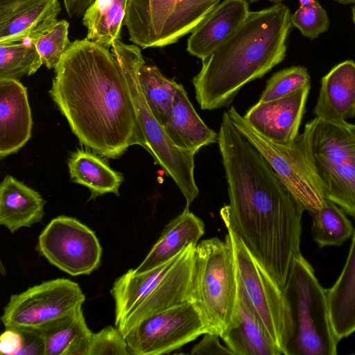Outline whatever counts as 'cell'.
<instances>
[{"mask_svg": "<svg viewBox=\"0 0 355 355\" xmlns=\"http://www.w3.org/2000/svg\"><path fill=\"white\" fill-rule=\"evenodd\" d=\"M218 144L229 204L220 214L251 254L282 286L300 252L304 210L261 153L223 113Z\"/></svg>", "mask_w": 355, "mask_h": 355, "instance_id": "1", "label": "cell"}, {"mask_svg": "<svg viewBox=\"0 0 355 355\" xmlns=\"http://www.w3.org/2000/svg\"><path fill=\"white\" fill-rule=\"evenodd\" d=\"M49 94L80 142L103 157H120L146 141L114 54L87 38L75 40L54 68Z\"/></svg>", "mask_w": 355, "mask_h": 355, "instance_id": "2", "label": "cell"}, {"mask_svg": "<svg viewBox=\"0 0 355 355\" xmlns=\"http://www.w3.org/2000/svg\"><path fill=\"white\" fill-rule=\"evenodd\" d=\"M291 13L282 3L250 11L239 28L202 60L193 78L203 110L228 106L249 82L261 78L285 58Z\"/></svg>", "mask_w": 355, "mask_h": 355, "instance_id": "3", "label": "cell"}, {"mask_svg": "<svg viewBox=\"0 0 355 355\" xmlns=\"http://www.w3.org/2000/svg\"><path fill=\"white\" fill-rule=\"evenodd\" d=\"M288 330L285 355H336L339 340L330 318L327 289L301 252L293 260L283 287Z\"/></svg>", "mask_w": 355, "mask_h": 355, "instance_id": "4", "label": "cell"}, {"mask_svg": "<svg viewBox=\"0 0 355 355\" xmlns=\"http://www.w3.org/2000/svg\"><path fill=\"white\" fill-rule=\"evenodd\" d=\"M191 301L200 311L208 333L220 337L239 321V286L231 238L200 242L192 275Z\"/></svg>", "mask_w": 355, "mask_h": 355, "instance_id": "5", "label": "cell"}, {"mask_svg": "<svg viewBox=\"0 0 355 355\" xmlns=\"http://www.w3.org/2000/svg\"><path fill=\"white\" fill-rule=\"evenodd\" d=\"M111 51L126 80L137 121L145 139V149L165 173L172 178L184 196L186 206L189 207L199 193L194 178L195 154L177 147L151 112L139 80V69L144 62L139 46L126 44L116 40L112 44Z\"/></svg>", "mask_w": 355, "mask_h": 355, "instance_id": "6", "label": "cell"}, {"mask_svg": "<svg viewBox=\"0 0 355 355\" xmlns=\"http://www.w3.org/2000/svg\"><path fill=\"white\" fill-rule=\"evenodd\" d=\"M227 112L234 127L265 157L302 209L310 214L318 209L326 198L312 149L315 117L291 144L282 145L259 133L234 106Z\"/></svg>", "mask_w": 355, "mask_h": 355, "instance_id": "7", "label": "cell"}, {"mask_svg": "<svg viewBox=\"0 0 355 355\" xmlns=\"http://www.w3.org/2000/svg\"><path fill=\"white\" fill-rule=\"evenodd\" d=\"M220 0H128L124 25L144 49L176 43L191 33Z\"/></svg>", "mask_w": 355, "mask_h": 355, "instance_id": "8", "label": "cell"}, {"mask_svg": "<svg viewBox=\"0 0 355 355\" xmlns=\"http://www.w3.org/2000/svg\"><path fill=\"white\" fill-rule=\"evenodd\" d=\"M315 119L312 149L325 198L355 218V124Z\"/></svg>", "mask_w": 355, "mask_h": 355, "instance_id": "9", "label": "cell"}, {"mask_svg": "<svg viewBox=\"0 0 355 355\" xmlns=\"http://www.w3.org/2000/svg\"><path fill=\"white\" fill-rule=\"evenodd\" d=\"M239 292L261 320L270 338L285 355L288 309L282 287L230 229Z\"/></svg>", "mask_w": 355, "mask_h": 355, "instance_id": "10", "label": "cell"}, {"mask_svg": "<svg viewBox=\"0 0 355 355\" xmlns=\"http://www.w3.org/2000/svg\"><path fill=\"white\" fill-rule=\"evenodd\" d=\"M207 333L200 311L188 301L144 319L124 337L130 354L160 355L170 354Z\"/></svg>", "mask_w": 355, "mask_h": 355, "instance_id": "11", "label": "cell"}, {"mask_svg": "<svg viewBox=\"0 0 355 355\" xmlns=\"http://www.w3.org/2000/svg\"><path fill=\"white\" fill-rule=\"evenodd\" d=\"M85 300L77 283L58 278L11 295L1 320L6 328H39L82 307Z\"/></svg>", "mask_w": 355, "mask_h": 355, "instance_id": "12", "label": "cell"}, {"mask_svg": "<svg viewBox=\"0 0 355 355\" xmlns=\"http://www.w3.org/2000/svg\"><path fill=\"white\" fill-rule=\"evenodd\" d=\"M38 252L72 276L89 275L101 263L102 248L95 233L77 219L59 216L38 237Z\"/></svg>", "mask_w": 355, "mask_h": 355, "instance_id": "13", "label": "cell"}, {"mask_svg": "<svg viewBox=\"0 0 355 355\" xmlns=\"http://www.w3.org/2000/svg\"><path fill=\"white\" fill-rule=\"evenodd\" d=\"M196 246L190 245L153 290L129 314L118 329L123 336L144 319L169 307L191 301Z\"/></svg>", "mask_w": 355, "mask_h": 355, "instance_id": "14", "label": "cell"}, {"mask_svg": "<svg viewBox=\"0 0 355 355\" xmlns=\"http://www.w3.org/2000/svg\"><path fill=\"white\" fill-rule=\"evenodd\" d=\"M311 87L269 102L258 101L243 116L259 133L279 144L289 145L297 137Z\"/></svg>", "mask_w": 355, "mask_h": 355, "instance_id": "15", "label": "cell"}, {"mask_svg": "<svg viewBox=\"0 0 355 355\" xmlns=\"http://www.w3.org/2000/svg\"><path fill=\"white\" fill-rule=\"evenodd\" d=\"M59 0H0V44L32 41L58 22Z\"/></svg>", "mask_w": 355, "mask_h": 355, "instance_id": "16", "label": "cell"}, {"mask_svg": "<svg viewBox=\"0 0 355 355\" xmlns=\"http://www.w3.org/2000/svg\"><path fill=\"white\" fill-rule=\"evenodd\" d=\"M27 89L18 80L0 79V157L18 152L31 137Z\"/></svg>", "mask_w": 355, "mask_h": 355, "instance_id": "17", "label": "cell"}, {"mask_svg": "<svg viewBox=\"0 0 355 355\" xmlns=\"http://www.w3.org/2000/svg\"><path fill=\"white\" fill-rule=\"evenodd\" d=\"M246 0H224L194 28L187 51L201 60L209 55L239 28L250 12Z\"/></svg>", "mask_w": 355, "mask_h": 355, "instance_id": "18", "label": "cell"}, {"mask_svg": "<svg viewBox=\"0 0 355 355\" xmlns=\"http://www.w3.org/2000/svg\"><path fill=\"white\" fill-rule=\"evenodd\" d=\"M313 113L318 119L340 123L355 116V62L334 66L321 80Z\"/></svg>", "mask_w": 355, "mask_h": 355, "instance_id": "19", "label": "cell"}, {"mask_svg": "<svg viewBox=\"0 0 355 355\" xmlns=\"http://www.w3.org/2000/svg\"><path fill=\"white\" fill-rule=\"evenodd\" d=\"M204 233V222L186 206L165 226L157 242L132 272L139 274L150 270L172 259L189 245L196 247Z\"/></svg>", "mask_w": 355, "mask_h": 355, "instance_id": "20", "label": "cell"}, {"mask_svg": "<svg viewBox=\"0 0 355 355\" xmlns=\"http://www.w3.org/2000/svg\"><path fill=\"white\" fill-rule=\"evenodd\" d=\"M45 203L37 191L6 175L0 184V225L11 233L30 227L43 218Z\"/></svg>", "mask_w": 355, "mask_h": 355, "instance_id": "21", "label": "cell"}, {"mask_svg": "<svg viewBox=\"0 0 355 355\" xmlns=\"http://www.w3.org/2000/svg\"><path fill=\"white\" fill-rule=\"evenodd\" d=\"M164 128L177 147L194 154L218 141V134L197 114L181 84L178 85L171 116Z\"/></svg>", "mask_w": 355, "mask_h": 355, "instance_id": "22", "label": "cell"}, {"mask_svg": "<svg viewBox=\"0 0 355 355\" xmlns=\"http://www.w3.org/2000/svg\"><path fill=\"white\" fill-rule=\"evenodd\" d=\"M239 323L220 337L233 355H283L239 292Z\"/></svg>", "mask_w": 355, "mask_h": 355, "instance_id": "23", "label": "cell"}, {"mask_svg": "<svg viewBox=\"0 0 355 355\" xmlns=\"http://www.w3.org/2000/svg\"><path fill=\"white\" fill-rule=\"evenodd\" d=\"M327 295L331 324L340 341L355 332V229L345 264Z\"/></svg>", "mask_w": 355, "mask_h": 355, "instance_id": "24", "label": "cell"}, {"mask_svg": "<svg viewBox=\"0 0 355 355\" xmlns=\"http://www.w3.org/2000/svg\"><path fill=\"white\" fill-rule=\"evenodd\" d=\"M180 254L153 269L139 274H135L130 269L116 279L110 291L115 303L116 327H121L129 314L159 284L173 266Z\"/></svg>", "mask_w": 355, "mask_h": 355, "instance_id": "25", "label": "cell"}, {"mask_svg": "<svg viewBox=\"0 0 355 355\" xmlns=\"http://www.w3.org/2000/svg\"><path fill=\"white\" fill-rule=\"evenodd\" d=\"M44 343V355H87L92 332L82 307L39 327Z\"/></svg>", "mask_w": 355, "mask_h": 355, "instance_id": "26", "label": "cell"}, {"mask_svg": "<svg viewBox=\"0 0 355 355\" xmlns=\"http://www.w3.org/2000/svg\"><path fill=\"white\" fill-rule=\"evenodd\" d=\"M68 167L71 181L87 187L91 198L110 193L119 195L123 175L112 169L96 153L78 149L71 155Z\"/></svg>", "mask_w": 355, "mask_h": 355, "instance_id": "27", "label": "cell"}, {"mask_svg": "<svg viewBox=\"0 0 355 355\" xmlns=\"http://www.w3.org/2000/svg\"><path fill=\"white\" fill-rule=\"evenodd\" d=\"M128 0H94L85 11L86 38L107 49L121 37Z\"/></svg>", "mask_w": 355, "mask_h": 355, "instance_id": "28", "label": "cell"}, {"mask_svg": "<svg viewBox=\"0 0 355 355\" xmlns=\"http://www.w3.org/2000/svg\"><path fill=\"white\" fill-rule=\"evenodd\" d=\"M139 80L153 115L164 128L170 120L178 83L164 76L159 69L145 61L139 69Z\"/></svg>", "mask_w": 355, "mask_h": 355, "instance_id": "29", "label": "cell"}, {"mask_svg": "<svg viewBox=\"0 0 355 355\" xmlns=\"http://www.w3.org/2000/svg\"><path fill=\"white\" fill-rule=\"evenodd\" d=\"M345 213L338 205L326 199L311 214L313 239L320 248L340 246L353 235L354 229Z\"/></svg>", "mask_w": 355, "mask_h": 355, "instance_id": "30", "label": "cell"}, {"mask_svg": "<svg viewBox=\"0 0 355 355\" xmlns=\"http://www.w3.org/2000/svg\"><path fill=\"white\" fill-rule=\"evenodd\" d=\"M43 64L33 42L0 44V79L18 80L35 73Z\"/></svg>", "mask_w": 355, "mask_h": 355, "instance_id": "31", "label": "cell"}, {"mask_svg": "<svg viewBox=\"0 0 355 355\" xmlns=\"http://www.w3.org/2000/svg\"><path fill=\"white\" fill-rule=\"evenodd\" d=\"M311 87L309 73L304 67L293 66L274 73L267 81L260 102H269Z\"/></svg>", "mask_w": 355, "mask_h": 355, "instance_id": "32", "label": "cell"}, {"mask_svg": "<svg viewBox=\"0 0 355 355\" xmlns=\"http://www.w3.org/2000/svg\"><path fill=\"white\" fill-rule=\"evenodd\" d=\"M69 27L67 21H58L51 28L31 41L35 44L43 64L49 69L57 66L72 44L68 37Z\"/></svg>", "mask_w": 355, "mask_h": 355, "instance_id": "33", "label": "cell"}, {"mask_svg": "<svg viewBox=\"0 0 355 355\" xmlns=\"http://www.w3.org/2000/svg\"><path fill=\"white\" fill-rule=\"evenodd\" d=\"M292 26L310 40L328 31L329 19L324 8L315 0L312 4L300 6L291 16Z\"/></svg>", "mask_w": 355, "mask_h": 355, "instance_id": "34", "label": "cell"}, {"mask_svg": "<svg viewBox=\"0 0 355 355\" xmlns=\"http://www.w3.org/2000/svg\"><path fill=\"white\" fill-rule=\"evenodd\" d=\"M102 354H130L125 338L117 327L108 326L92 333L87 355Z\"/></svg>", "mask_w": 355, "mask_h": 355, "instance_id": "35", "label": "cell"}, {"mask_svg": "<svg viewBox=\"0 0 355 355\" xmlns=\"http://www.w3.org/2000/svg\"><path fill=\"white\" fill-rule=\"evenodd\" d=\"M20 349L17 355H44V343L40 328L19 327Z\"/></svg>", "mask_w": 355, "mask_h": 355, "instance_id": "36", "label": "cell"}, {"mask_svg": "<svg viewBox=\"0 0 355 355\" xmlns=\"http://www.w3.org/2000/svg\"><path fill=\"white\" fill-rule=\"evenodd\" d=\"M220 338L217 334L207 333L202 339L195 345L190 352L192 355L205 354H232V352L225 345L223 346L219 341Z\"/></svg>", "mask_w": 355, "mask_h": 355, "instance_id": "37", "label": "cell"}, {"mask_svg": "<svg viewBox=\"0 0 355 355\" xmlns=\"http://www.w3.org/2000/svg\"><path fill=\"white\" fill-rule=\"evenodd\" d=\"M65 9L70 17L83 16L94 0H63Z\"/></svg>", "mask_w": 355, "mask_h": 355, "instance_id": "38", "label": "cell"}, {"mask_svg": "<svg viewBox=\"0 0 355 355\" xmlns=\"http://www.w3.org/2000/svg\"><path fill=\"white\" fill-rule=\"evenodd\" d=\"M315 0H299L300 6L312 4Z\"/></svg>", "mask_w": 355, "mask_h": 355, "instance_id": "39", "label": "cell"}, {"mask_svg": "<svg viewBox=\"0 0 355 355\" xmlns=\"http://www.w3.org/2000/svg\"><path fill=\"white\" fill-rule=\"evenodd\" d=\"M250 2H256V1H260V0H249ZM267 1H269L275 4H278V3H281L284 0H267Z\"/></svg>", "mask_w": 355, "mask_h": 355, "instance_id": "40", "label": "cell"}, {"mask_svg": "<svg viewBox=\"0 0 355 355\" xmlns=\"http://www.w3.org/2000/svg\"><path fill=\"white\" fill-rule=\"evenodd\" d=\"M352 19H353L354 23L355 24V6H354L352 8Z\"/></svg>", "mask_w": 355, "mask_h": 355, "instance_id": "41", "label": "cell"}]
</instances>
